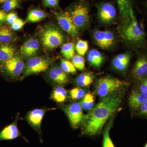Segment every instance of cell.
Segmentation results:
<instances>
[{
  "mask_svg": "<svg viewBox=\"0 0 147 147\" xmlns=\"http://www.w3.org/2000/svg\"><path fill=\"white\" fill-rule=\"evenodd\" d=\"M147 100V97L137 88L133 90L129 98V104L132 110L137 111Z\"/></svg>",
  "mask_w": 147,
  "mask_h": 147,
  "instance_id": "4fadbf2b",
  "label": "cell"
},
{
  "mask_svg": "<svg viewBox=\"0 0 147 147\" xmlns=\"http://www.w3.org/2000/svg\"><path fill=\"white\" fill-rule=\"evenodd\" d=\"M49 76L53 82L60 85L66 84L68 82V77L60 67H55L50 69Z\"/></svg>",
  "mask_w": 147,
  "mask_h": 147,
  "instance_id": "e0dca14e",
  "label": "cell"
},
{
  "mask_svg": "<svg viewBox=\"0 0 147 147\" xmlns=\"http://www.w3.org/2000/svg\"><path fill=\"white\" fill-rule=\"evenodd\" d=\"M46 110L36 109L29 112L27 119L29 123L37 131H40V125Z\"/></svg>",
  "mask_w": 147,
  "mask_h": 147,
  "instance_id": "5bb4252c",
  "label": "cell"
},
{
  "mask_svg": "<svg viewBox=\"0 0 147 147\" xmlns=\"http://www.w3.org/2000/svg\"></svg>",
  "mask_w": 147,
  "mask_h": 147,
  "instance_id": "b9f144b4",
  "label": "cell"
},
{
  "mask_svg": "<svg viewBox=\"0 0 147 147\" xmlns=\"http://www.w3.org/2000/svg\"><path fill=\"white\" fill-rule=\"evenodd\" d=\"M51 64L50 60L40 57L32 58L24 66V75L27 76L31 74L46 71Z\"/></svg>",
  "mask_w": 147,
  "mask_h": 147,
  "instance_id": "8992f818",
  "label": "cell"
},
{
  "mask_svg": "<svg viewBox=\"0 0 147 147\" xmlns=\"http://www.w3.org/2000/svg\"><path fill=\"white\" fill-rule=\"evenodd\" d=\"M69 94L71 99L74 100H78L84 97L86 95V91L79 88H74L70 91Z\"/></svg>",
  "mask_w": 147,
  "mask_h": 147,
  "instance_id": "f546056e",
  "label": "cell"
},
{
  "mask_svg": "<svg viewBox=\"0 0 147 147\" xmlns=\"http://www.w3.org/2000/svg\"><path fill=\"white\" fill-rule=\"evenodd\" d=\"M41 39L44 47L53 49L61 45L64 38L63 35L59 30L54 27H49L42 32Z\"/></svg>",
  "mask_w": 147,
  "mask_h": 147,
  "instance_id": "5b68a950",
  "label": "cell"
},
{
  "mask_svg": "<svg viewBox=\"0 0 147 147\" xmlns=\"http://www.w3.org/2000/svg\"><path fill=\"white\" fill-rule=\"evenodd\" d=\"M46 16L45 12L40 9H33L29 12L27 21L30 22H37L40 21Z\"/></svg>",
  "mask_w": 147,
  "mask_h": 147,
  "instance_id": "484cf974",
  "label": "cell"
},
{
  "mask_svg": "<svg viewBox=\"0 0 147 147\" xmlns=\"http://www.w3.org/2000/svg\"><path fill=\"white\" fill-rule=\"evenodd\" d=\"M88 49V41L84 40H79L76 45V49L79 55L84 56Z\"/></svg>",
  "mask_w": 147,
  "mask_h": 147,
  "instance_id": "1f68e13d",
  "label": "cell"
},
{
  "mask_svg": "<svg viewBox=\"0 0 147 147\" xmlns=\"http://www.w3.org/2000/svg\"><path fill=\"white\" fill-rule=\"evenodd\" d=\"M61 53L67 59H70L74 56V45L72 42L64 44L62 47Z\"/></svg>",
  "mask_w": 147,
  "mask_h": 147,
  "instance_id": "83f0119b",
  "label": "cell"
},
{
  "mask_svg": "<svg viewBox=\"0 0 147 147\" xmlns=\"http://www.w3.org/2000/svg\"><path fill=\"white\" fill-rule=\"evenodd\" d=\"M59 0H44L43 3L45 7H55L57 6Z\"/></svg>",
  "mask_w": 147,
  "mask_h": 147,
  "instance_id": "74e56055",
  "label": "cell"
},
{
  "mask_svg": "<svg viewBox=\"0 0 147 147\" xmlns=\"http://www.w3.org/2000/svg\"><path fill=\"white\" fill-rule=\"evenodd\" d=\"M80 103L74 102L63 108V111L68 117L71 126L76 129L82 124L85 115Z\"/></svg>",
  "mask_w": 147,
  "mask_h": 147,
  "instance_id": "52a82bcc",
  "label": "cell"
},
{
  "mask_svg": "<svg viewBox=\"0 0 147 147\" xmlns=\"http://www.w3.org/2000/svg\"><path fill=\"white\" fill-rule=\"evenodd\" d=\"M88 60L90 64L96 67L101 66L104 61V57L98 50H92L89 52Z\"/></svg>",
  "mask_w": 147,
  "mask_h": 147,
  "instance_id": "ffe728a7",
  "label": "cell"
},
{
  "mask_svg": "<svg viewBox=\"0 0 147 147\" xmlns=\"http://www.w3.org/2000/svg\"><path fill=\"white\" fill-rule=\"evenodd\" d=\"M67 97L66 90L61 86L55 87L51 94V98L58 103L64 102Z\"/></svg>",
  "mask_w": 147,
  "mask_h": 147,
  "instance_id": "7402d4cb",
  "label": "cell"
},
{
  "mask_svg": "<svg viewBox=\"0 0 147 147\" xmlns=\"http://www.w3.org/2000/svg\"><path fill=\"white\" fill-rule=\"evenodd\" d=\"M69 13L74 24L78 28L86 26L89 22L88 7L83 3H79L74 6Z\"/></svg>",
  "mask_w": 147,
  "mask_h": 147,
  "instance_id": "277c9868",
  "label": "cell"
},
{
  "mask_svg": "<svg viewBox=\"0 0 147 147\" xmlns=\"http://www.w3.org/2000/svg\"><path fill=\"white\" fill-rule=\"evenodd\" d=\"M94 98L92 94H86L82 100L79 102L83 109L87 111H90L93 108L94 105Z\"/></svg>",
  "mask_w": 147,
  "mask_h": 147,
  "instance_id": "d4e9b609",
  "label": "cell"
},
{
  "mask_svg": "<svg viewBox=\"0 0 147 147\" xmlns=\"http://www.w3.org/2000/svg\"><path fill=\"white\" fill-rule=\"evenodd\" d=\"M8 0H0V3H5Z\"/></svg>",
  "mask_w": 147,
  "mask_h": 147,
  "instance_id": "ab89813d",
  "label": "cell"
},
{
  "mask_svg": "<svg viewBox=\"0 0 147 147\" xmlns=\"http://www.w3.org/2000/svg\"><path fill=\"white\" fill-rule=\"evenodd\" d=\"M94 75L89 72L81 74L75 80V82L80 87H87L90 86L93 82Z\"/></svg>",
  "mask_w": 147,
  "mask_h": 147,
  "instance_id": "603a6c76",
  "label": "cell"
},
{
  "mask_svg": "<svg viewBox=\"0 0 147 147\" xmlns=\"http://www.w3.org/2000/svg\"><path fill=\"white\" fill-rule=\"evenodd\" d=\"M130 21L125 25L123 30L124 37L133 45H144L146 41V33L143 25L138 23L132 9L130 10Z\"/></svg>",
  "mask_w": 147,
  "mask_h": 147,
  "instance_id": "7a4b0ae2",
  "label": "cell"
},
{
  "mask_svg": "<svg viewBox=\"0 0 147 147\" xmlns=\"http://www.w3.org/2000/svg\"><path fill=\"white\" fill-rule=\"evenodd\" d=\"M131 75L137 82L147 77V55L142 54L138 57L132 68Z\"/></svg>",
  "mask_w": 147,
  "mask_h": 147,
  "instance_id": "8fae6325",
  "label": "cell"
},
{
  "mask_svg": "<svg viewBox=\"0 0 147 147\" xmlns=\"http://www.w3.org/2000/svg\"><path fill=\"white\" fill-rule=\"evenodd\" d=\"M15 49L12 45L5 44L0 46V61L5 63L14 57Z\"/></svg>",
  "mask_w": 147,
  "mask_h": 147,
  "instance_id": "44dd1931",
  "label": "cell"
},
{
  "mask_svg": "<svg viewBox=\"0 0 147 147\" xmlns=\"http://www.w3.org/2000/svg\"><path fill=\"white\" fill-rule=\"evenodd\" d=\"M72 63L75 68L79 70H84L85 68V60L81 55H75L72 58Z\"/></svg>",
  "mask_w": 147,
  "mask_h": 147,
  "instance_id": "4dcf8cb0",
  "label": "cell"
},
{
  "mask_svg": "<svg viewBox=\"0 0 147 147\" xmlns=\"http://www.w3.org/2000/svg\"><path fill=\"white\" fill-rule=\"evenodd\" d=\"M13 39V33L8 28L6 27L0 28V42L8 43Z\"/></svg>",
  "mask_w": 147,
  "mask_h": 147,
  "instance_id": "4316f807",
  "label": "cell"
},
{
  "mask_svg": "<svg viewBox=\"0 0 147 147\" xmlns=\"http://www.w3.org/2000/svg\"><path fill=\"white\" fill-rule=\"evenodd\" d=\"M93 37L96 44L103 49H109L115 43V35L110 31H95Z\"/></svg>",
  "mask_w": 147,
  "mask_h": 147,
  "instance_id": "ba28073f",
  "label": "cell"
},
{
  "mask_svg": "<svg viewBox=\"0 0 147 147\" xmlns=\"http://www.w3.org/2000/svg\"><path fill=\"white\" fill-rule=\"evenodd\" d=\"M97 15L102 23L109 24L113 22L116 18L117 11L115 7L112 4L103 3L98 6Z\"/></svg>",
  "mask_w": 147,
  "mask_h": 147,
  "instance_id": "30bf717a",
  "label": "cell"
},
{
  "mask_svg": "<svg viewBox=\"0 0 147 147\" xmlns=\"http://www.w3.org/2000/svg\"><path fill=\"white\" fill-rule=\"evenodd\" d=\"M144 147H147V142H146V144H145Z\"/></svg>",
  "mask_w": 147,
  "mask_h": 147,
  "instance_id": "60d3db41",
  "label": "cell"
},
{
  "mask_svg": "<svg viewBox=\"0 0 147 147\" xmlns=\"http://www.w3.org/2000/svg\"><path fill=\"white\" fill-rule=\"evenodd\" d=\"M17 18L18 17L16 13L14 12H11L8 14H7L6 21L8 24L12 25L16 21Z\"/></svg>",
  "mask_w": 147,
  "mask_h": 147,
  "instance_id": "d590c367",
  "label": "cell"
},
{
  "mask_svg": "<svg viewBox=\"0 0 147 147\" xmlns=\"http://www.w3.org/2000/svg\"><path fill=\"white\" fill-rule=\"evenodd\" d=\"M124 94L123 89L115 92L102 100L85 115L82 133L95 137L101 133L104 125L120 105Z\"/></svg>",
  "mask_w": 147,
  "mask_h": 147,
  "instance_id": "6da1fadb",
  "label": "cell"
},
{
  "mask_svg": "<svg viewBox=\"0 0 147 147\" xmlns=\"http://www.w3.org/2000/svg\"><path fill=\"white\" fill-rule=\"evenodd\" d=\"M61 67L65 73H75L76 72V68L73 63L66 60L61 59Z\"/></svg>",
  "mask_w": 147,
  "mask_h": 147,
  "instance_id": "f1b7e54d",
  "label": "cell"
},
{
  "mask_svg": "<svg viewBox=\"0 0 147 147\" xmlns=\"http://www.w3.org/2000/svg\"><path fill=\"white\" fill-rule=\"evenodd\" d=\"M19 4V0H8L4 3L3 9L5 11H9L17 7Z\"/></svg>",
  "mask_w": 147,
  "mask_h": 147,
  "instance_id": "d6a6232c",
  "label": "cell"
},
{
  "mask_svg": "<svg viewBox=\"0 0 147 147\" xmlns=\"http://www.w3.org/2000/svg\"><path fill=\"white\" fill-rule=\"evenodd\" d=\"M24 61L17 57H13L4 63L5 72L13 77L20 76L24 70Z\"/></svg>",
  "mask_w": 147,
  "mask_h": 147,
  "instance_id": "7c38bea8",
  "label": "cell"
},
{
  "mask_svg": "<svg viewBox=\"0 0 147 147\" xmlns=\"http://www.w3.org/2000/svg\"><path fill=\"white\" fill-rule=\"evenodd\" d=\"M7 14L4 11L0 10V24L6 21Z\"/></svg>",
  "mask_w": 147,
  "mask_h": 147,
  "instance_id": "f35d334b",
  "label": "cell"
},
{
  "mask_svg": "<svg viewBox=\"0 0 147 147\" xmlns=\"http://www.w3.org/2000/svg\"><path fill=\"white\" fill-rule=\"evenodd\" d=\"M20 136V131L17 126V121H14L0 132V141L12 140Z\"/></svg>",
  "mask_w": 147,
  "mask_h": 147,
  "instance_id": "2e32d148",
  "label": "cell"
},
{
  "mask_svg": "<svg viewBox=\"0 0 147 147\" xmlns=\"http://www.w3.org/2000/svg\"><path fill=\"white\" fill-rule=\"evenodd\" d=\"M137 82V89L147 97V77Z\"/></svg>",
  "mask_w": 147,
  "mask_h": 147,
  "instance_id": "836d02e7",
  "label": "cell"
},
{
  "mask_svg": "<svg viewBox=\"0 0 147 147\" xmlns=\"http://www.w3.org/2000/svg\"><path fill=\"white\" fill-rule=\"evenodd\" d=\"M26 23L24 20L18 18L16 21L11 25V28L13 30H19L23 28Z\"/></svg>",
  "mask_w": 147,
  "mask_h": 147,
  "instance_id": "e575fe53",
  "label": "cell"
},
{
  "mask_svg": "<svg viewBox=\"0 0 147 147\" xmlns=\"http://www.w3.org/2000/svg\"><path fill=\"white\" fill-rule=\"evenodd\" d=\"M56 15L59 24L65 31L72 37L78 35V28L74 24L69 13L60 12Z\"/></svg>",
  "mask_w": 147,
  "mask_h": 147,
  "instance_id": "9c48e42d",
  "label": "cell"
},
{
  "mask_svg": "<svg viewBox=\"0 0 147 147\" xmlns=\"http://www.w3.org/2000/svg\"><path fill=\"white\" fill-rule=\"evenodd\" d=\"M130 59V55L128 53L120 54L113 60V65L119 71H124L127 67Z\"/></svg>",
  "mask_w": 147,
  "mask_h": 147,
  "instance_id": "d6986e66",
  "label": "cell"
},
{
  "mask_svg": "<svg viewBox=\"0 0 147 147\" xmlns=\"http://www.w3.org/2000/svg\"><path fill=\"white\" fill-rule=\"evenodd\" d=\"M113 119H112L105 127L103 131L102 147H115L110 135V129L113 124Z\"/></svg>",
  "mask_w": 147,
  "mask_h": 147,
  "instance_id": "cb8c5ba5",
  "label": "cell"
},
{
  "mask_svg": "<svg viewBox=\"0 0 147 147\" xmlns=\"http://www.w3.org/2000/svg\"><path fill=\"white\" fill-rule=\"evenodd\" d=\"M39 48V43L36 39L29 40L24 43L21 48V55L24 57H33L37 53Z\"/></svg>",
  "mask_w": 147,
  "mask_h": 147,
  "instance_id": "9a60e30c",
  "label": "cell"
},
{
  "mask_svg": "<svg viewBox=\"0 0 147 147\" xmlns=\"http://www.w3.org/2000/svg\"><path fill=\"white\" fill-rule=\"evenodd\" d=\"M126 85V83L119 79L110 76H105L98 80L96 86V93L102 99L123 88Z\"/></svg>",
  "mask_w": 147,
  "mask_h": 147,
  "instance_id": "3957f363",
  "label": "cell"
},
{
  "mask_svg": "<svg viewBox=\"0 0 147 147\" xmlns=\"http://www.w3.org/2000/svg\"><path fill=\"white\" fill-rule=\"evenodd\" d=\"M131 0H117L119 10L125 25L130 20V11L132 9Z\"/></svg>",
  "mask_w": 147,
  "mask_h": 147,
  "instance_id": "ac0fdd59",
  "label": "cell"
},
{
  "mask_svg": "<svg viewBox=\"0 0 147 147\" xmlns=\"http://www.w3.org/2000/svg\"><path fill=\"white\" fill-rule=\"evenodd\" d=\"M137 114L138 115L147 117V100L137 111Z\"/></svg>",
  "mask_w": 147,
  "mask_h": 147,
  "instance_id": "8d00e7d4",
  "label": "cell"
}]
</instances>
